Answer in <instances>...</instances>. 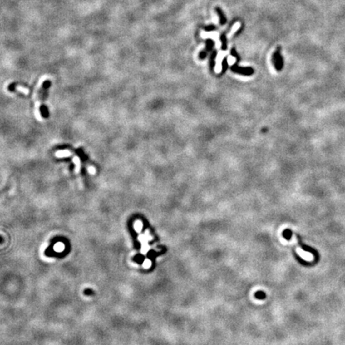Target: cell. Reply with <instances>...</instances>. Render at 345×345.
<instances>
[{
  "label": "cell",
  "mask_w": 345,
  "mask_h": 345,
  "mask_svg": "<svg viewBox=\"0 0 345 345\" xmlns=\"http://www.w3.org/2000/svg\"><path fill=\"white\" fill-rule=\"evenodd\" d=\"M232 69L233 70V71H235V72L240 73V74H253V69H251V68H241V67H237V65L233 66V67H232Z\"/></svg>",
  "instance_id": "7a4b0ae2"
},
{
  "label": "cell",
  "mask_w": 345,
  "mask_h": 345,
  "mask_svg": "<svg viewBox=\"0 0 345 345\" xmlns=\"http://www.w3.org/2000/svg\"><path fill=\"white\" fill-rule=\"evenodd\" d=\"M226 69H227V60L224 59V61H223V71H226Z\"/></svg>",
  "instance_id": "9c48e42d"
},
{
  "label": "cell",
  "mask_w": 345,
  "mask_h": 345,
  "mask_svg": "<svg viewBox=\"0 0 345 345\" xmlns=\"http://www.w3.org/2000/svg\"><path fill=\"white\" fill-rule=\"evenodd\" d=\"M216 11H217V14H218L219 15V18H220V22L221 25H224V24L226 23V17L225 15H224V13L222 12V11H221V9L219 7H217L216 8Z\"/></svg>",
  "instance_id": "3957f363"
},
{
  "label": "cell",
  "mask_w": 345,
  "mask_h": 345,
  "mask_svg": "<svg viewBox=\"0 0 345 345\" xmlns=\"http://www.w3.org/2000/svg\"><path fill=\"white\" fill-rule=\"evenodd\" d=\"M206 44H207L206 51H210V50H212V48L213 47L214 42H213V41H212L211 39H207L206 40Z\"/></svg>",
  "instance_id": "277c9868"
},
{
  "label": "cell",
  "mask_w": 345,
  "mask_h": 345,
  "mask_svg": "<svg viewBox=\"0 0 345 345\" xmlns=\"http://www.w3.org/2000/svg\"><path fill=\"white\" fill-rule=\"evenodd\" d=\"M216 54H217L216 51H213V54H211V58H210V67H211V68H213V67H214V59H215Z\"/></svg>",
  "instance_id": "8992f818"
},
{
  "label": "cell",
  "mask_w": 345,
  "mask_h": 345,
  "mask_svg": "<svg viewBox=\"0 0 345 345\" xmlns=\"http://www.w3.org/2000/svg\"><path fill=\"white\" fill-rule=\"evenodd\" d=\"M273 62L277 71H280V70H282L283 66H284V61H283V58H282V55L280 54V47H278L277 51H275L274 54H273Z\"/></svg>",
  "instance_id": "6da1fadb"
},
{
  "label": "cell",
  "mask_w": 345,
  "mask_h": 345,
  "mask_svg": "<svg viewBox=\"0 0 345 345\" xmlns=\"http://www.w3.org/2000/svg\"><path fill=\"white\" fill-rule=\"evenodd\" d=\"M206 55H207V51H201V52L200 53V54H199V56H200V58H201V59L205 58Z\"/></svg>",
  "instance_id": "ba28073f"
},
{
  "label": "cell",
  "mask_w": 345,
  "mask_h": 345,
  "mask_svg": "<svg viewBox=\"0 0 345 345\" xmlns=\"http://www.w3.org/2000/svg\"><path fill=\"white\" fill-rule=\"evenodd\" d=\"M215 29H216V27L214 25H209L204 27V30L206 31H214Z\"/></svg>",
  "instance_id": "52a82bcc"
},
{
  "label": "cell",
  "mask_w": 345,
  "mask_h": 345,
  "mask_svg": "<svg viewBox=\"0 0 345 345\" xmlns=\"http://www.w3.org/2000/svg\"><path fill=\"white\" fill-rule=\"evenodd\" d=\"M220 39H221V42H222V49L226 50V48H227V41H226L225 35L222 34L221 37H220Z\"/></svg>",
  "instance_id": "5b68a950"
}]
</instances>
